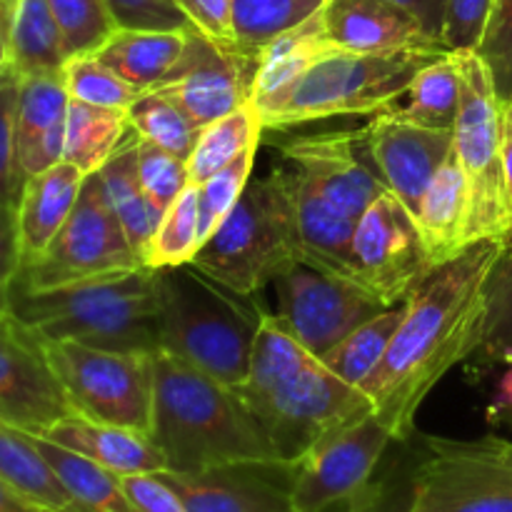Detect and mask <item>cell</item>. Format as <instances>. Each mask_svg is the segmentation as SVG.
<instances>
[{"label":"cell","mask_w":512,"mask_h":512,"mask_svg":"<svg viewBox=\"0 0 512 512\" xmlns=\"http://www.w3.org/2000/svg\"><path fill=\"white\" fill-rule=\"evenodd\" d=\"M508 245L480 240L430 270L405 303L388 353L360 390L395 440H408L430 390L483 343L488 283Z\"/></svg>","instance_id":"cell-1"},{"label":"cell","mask_w":512,"mask_h":512,"mask_svg":"<svg viewBox=\"0 0 512 512\" xmlns=\"http://www.w3.org/2000/svg\"><path fill=\"white\" fill-rule=\"evenodd\" d=\"M273 443L280 463L293 468L338 430L375 413L373 400L340 380L318 355L298 343L278 315H263L248 378L235 388Z\"/></svg>","instance_id":"cell-2"},{"label":"cell","mask_w":512,"mask_h":512,"mask_svg":"<svg viewBox=\"0 0 512 512\" xmlns=\"http://www.w3.org/2000/svg\"><path fill=\"white\" fill-rule=\"evenodd\" d=\"M150 438L165 470L203 473L225 465H283L235 388L175 355H155Z\"/></svg>","instance_id":"cell-3"},{"label":"cell","mask_w":512,"mask_h":512,"mask_svg":"<svg viewBox=\"0 0 512 512\" xmlns=\"http://www.w3.org/2000/svg\"><path fill=\"white\" fill-rule=\"evenodd\" d=\"M5 305L43 340L160 353L155 270L145 265L50 290H28L13 283L5 293Z\"/></svg>","instance_id":"cell-4"},{"label":"cell","mask_w":512,"mask_h":512,"mask_svg":"<svg viewBox=\"0 0 512 512\" xmlns=\"http://www.w3.org/2000/svg\"><path fill=\"white\" fill-rule=\"evenodd\" d=\"M155 293L160 353L238 388L248 378L265 313L193 263L155 270Z\"/></svg>","instance_id":"cell-5"},{"label":"cell","mask_w":512,"mask_h":512,"mask_svg":"<svg viewBox=\"0 0 512 512\" xmlns=\"http://www.w3.org/2000/svg\"><path fill=\"white\" fill-rule=\"evenodd\" d=\"M448 53L440 45L353 53L330 50L298 80L255 100L265 130H285L315 120L375 115L400 98L420 68Z\"/></svg>","instance_id":"cell-6"},{"label":"cell","mask_w":512,"mask_h":512,"mask_svg":"<svg viewBox=\"0 0 512 512\" xmlns=\"http://www.w3.org/2000/svg\"><path fill=\"white\" fill-rule=\"evenodd\" d=\"M303 258L283 175L275 165L250 180L238 205L193 258V265L233 293L253 298Z\"/></svg>","instance_id":"cell-7"},{"label":"cell","mask_w":512,"mask_h":512,"mask_svg":"<svg viewBox=\"0 0 512 512\" xmlns=\"http://www.w3.org/2000/svg\"><path fill=\"white\" fill-rule=\"evenodd\" d=\"M460 68V108L455 153L468 180V243L512 245V198L503 163V130L493 75L475 50H453Z\"/></svg>","instance_id":"cell-8"},{"label":"cell","mask_w":512,"mask_h":512,"mask_svg":"<svg viewBox=\"0 0 512 512\" xmlns=\"http://www.w3.org/2000/svg\"><path fill=\"white\" fill-rule=\"evenodd\" d=\"M75 415L148 433L153 428L155 355L43 340Z\"/></svg>","instance_id":"cell-9"},{"label":"cell","mask_w":512,"mask_h":512,"mask_svg":"<svg viewBox=\"0 0 512 512\" xmlns=\"http://www.w3.org/2000/svg\"><path fill=\"white\" fill-rule=\"evenodd\" d=\"M138 268L143 263L115 218L98 173H93L85 178L78 203L53 243L25 263L13 283L28 290H50Z\"/></svg>","instance_id":"cell-10"},{"label":"cell","mask_w":512,"mask_h":512,"mask_svg":"<svg viewBox=\"0 0 512 512\" xmlns=\"http://www.w3.org/2000/svg\"><path fill=\"white\" fill-rule=\"evenodd\" d=\"M405 512H512V443L428 438Z\"/></svg>","instance_id":"cell-11"},{"label":"cell","mask_w":512,"mask_h":512,"mask_svg":"<svg viewBox=\"0 0 512 512\" xmlns=\"http://www.w3.org/2000/svg\"><path fill=\"white\" fill-rule=\"evenodd\" d=\"M278 318L313 355L323 358L355 328L383 313V300L355 278L300 258L275 280Z\"/></svg>","instance_id":"cell-12"},{"label":"cell","mask_w":512,"mask_h":512,"mask_svg":"<svg viewBox=\"0 0 512 512\" xmlns=\"http://www.w3.org/2000/svg\"><path fill=\"white\" fill-rule=\"evenodd\" d=\"M430 270L435 268L410 210L393 193L373 200L355 225L353 278L385 305H398Z\"/></svg>","instance_id":"cell-13"},{"label":"cell","mask_w":512,"mask_h":512,"mask_svg":"<svg viewBox=\"0 0 512 512\" xmlns=\"http://www.w3.org/2000/svg\"><path fill=\"white\" fill-rule=\"evenodd\" d=\"M393 433L375 413L338 430L290 468L295 512H328L363 493L373 480Z\"/></svg>","instance_id":"cell-14"},{"label":"cell","mask_w":512,"mask_h":512,"mask_svg":"<svg viewBox=\"0 0 512 512\" xmlns=\"http://www.w3.org/2000/svg\"><path fill=\"white\" fill-rule=\"evenodd\" d=\"M255 73V55L190 28L178 63L150 90L173 100L198 128H205L253 100Z\"/></svg>","instance_id":"cell-15"},{"label":"cell","mask_w":512,"mask_h":512,"mask_svg":"<svg viewBox=\"0 0 512 512\" xmlns=\"http://www.w3.org/2000/svg\"><path fill=\"white\" fill-rule=\"evenodd\" d=\"M75 415L50 365L45 343L10 310L0 313V420L43 435Z\"/></svg>","instance_id":"cell-16"},{"label":"cell","mask_w":512,"mask_h":512,"mask_svg":"<svg viewBox=\"0 0 512 512\" xmlns=\"http://www.w3.org/2000/svg\"><path fill=\"white\" fill-rule=\"evenodd\" d=\"M360 140L385 190L393 193L415 218L425 188L453 153V130L428 128L390 110H380L360 130Z\"/></svg>","instance_id":"cell-17"},{"label":"cell","mask_w":512,"mask_h":512,"mask_svg":"<svg viewBox=\"0 0 512 512\" xmlns=\"http://www.w3.org/2000/svg\"><path fill=\"white\" fill-rule=\"evenodd\" d=\"M280 155L353 218H360L373 200L388 193L365 155L360 130L283 140Z\"/></svg>","instance_id":"cell-18"},{"label":"cell","mask_w":512,"mask_h":512,"mask_svg":"<svg viewBox=\"0 0 512 512\" xmlns=\"http://www.w3.org/2000/svg\"><path fill=\"white\" fill-rule=\"evenodd\" d=\"M288 465H225L203 473L160 470L188 512H295L290 505Z\"/></svg>","instance_id":"cell-19"},{"label":"cell","mask_w":512,"mask_h":512,"mask_svg":"<svg viewBox=\"0 0 512 512\" xmlns=\"http://www.w3.org/2000/svg\"><path fill=\"white\" fill-rule=\"evenodd\" d=\"M70 95L63 70L20 78L18 115H15V150L25 180L63 163L65 120Z\"/></svg>","instance_id":"cell-20"},{"label":"cell","mask_w":512,"mask_h":512,"mask_svg":"<svg viewBox=\"0 0 512 512\" xmlns=\"http://www.w3.org/2000/svg\"><path fill=\"white\" fill-rule=\"evenodd\" d=\"M320 20L328 43L353 53L440 45L425 33L413 13L390 0H325L320 5Z\"/></svg>","instance_id":"cell-21"},{"label":"cell","mask_w":512,"mask_h":512,"mask_svg":"<svg viewBox=\"0 0 512 512\" xmlns=\"http://www.w3.org/2000/svg\"><path fill=\"white\" fill-rule=\"evenodd\" d=\"M278 168L283 175L285 190H288L305 258L353 278V235L358 218L335 205L318 185L310 183L290 163L280 160Z\"/></svg>","instance_id":"cell-22"},{"label":"cell","mask_w":512,"mask_h":512,"mask_svg":"<svg viewBox=\"0 0 512 512\" xmlns=\"http://www.w3.org/2000/svg\"><path fill=\"white\" fill-rule=\"evenodd\" d=\"M40 438L58 443L103 468L118 475L160 473L165 470V458L148 433L120 428V425L98 423V420L70 415L53 428L45 430Z\"/></svg>","instance_id":"cell-23"},{"label":"cell","mask_w":512,"mask_h":512,"mask_svg":"<svg viewBox=\"0 0 512 512\" xmlns=\"http://www.w3.org/2000/svg\"><path fill=\"white\" fill-rule=\"evenodd\" d=\"M468 210V180H465L463 165H460L458 153L453 148V153L448 155V160L440 165L438 173L425 188L418 205V215H415V223L423 235L433 268L453 260L470 245Z\"/></svg>","instance_id":"cell-24"},{"label":"cell","mask_w":512,"mask_h":512,"mask_svg":"<svg viewBox=\"0 0 512 512\" xmlns=\"http://www.w3.org/2000/svg\"><path fill=\"white\" fill-rule=\"evenodd\" d=\"M85 178L88 175L63 160V163L25 180L18 203L23 265L38 258L53 243V238L78 203Z\"/></svg>","instance_id":"cell-25"},{"label":"cell","mask_w":512,"mask_h":512,"mask_svg":"<svg viewBox=\"0 0 512 512\" xmlns=\"http://www.w3.org/2000/svg\"><path fill=\"white\" fill-rule=\"evenodd\" d=\"M190 30V28H188ZM188 30H128L118 28L98 58L135 90H150L173 70L185 48Z\"/></svg>","instance_id":"cell-26"},{"label":"cell","mask_w":512,"mask_h":512,"mask_svg":"<svg viewBox=\"0 0 512 512\" xmlns=\"http://www.w3.org/2000/svg\"><path fill=\"white\" fill-rule=\"evenodd\" d=\"M0 480L50 512H83L35 445L33 433L0 420Z\"/></svg>","instance_id":"cell-27"},{"label":"cell","mask_w":512,"mask_h":512,"mask_svg":"<svg viewBox=\"0 0 512 512\" xmlns=\"http://www.w3.org/2000/svg\"><path fill=\"white\" fill-rule=\"evenodd\" d=\"M8 63L20 75L55 73L68 63L63 33L48 0H13L8 18Z\"/></svg>","instance_id":"cell-28"},{"label":"cell","mask_w":512,"mask_h":512,"mask_svg":"<svg viewBox=\"0 0 512 512\" xmlns=\"http://www.w3.org/2000/svg\"><path fill=\"white\" fill-rule=\"evenodd\" d=\"M330 50L335 48L325 38L323 20H320L318 10L308 20L285 30L283 35H278V38H273L258 50V55H255L258 58V73H255L253 100L288 88L315 60H320Z\"/></svg>","instance_id":"cell-29"},{"label":"cell","mask_w":512,"mask_h":512,"mask_svg":"<svg viewBox=\"0 0 512 512\" xmlns=\"http://www.w3.org/2000/svg\"><path fill=\"white\" fill-rule=\"evenodd\" d=\"M460 108V68L458 55L453 50L430 60L425 68L415 73L408 88L390 103V113L408 118L428 128H455Z\"/></svg>","instance_id":"cell-30"},{"label":"cell","mask_w":512,"mask_h":512,"mask_svg":"<svg viewBox=\"0 0 512 512\" xmlns=\"http://www.w3.org/2000/svg\"><path fill=\"white\" fill-rule=\"evenodd\" d=\"M130 123L125 110L70 100L65 120V163L83 175H93L108 163L128 135Z\"/></svg>","instance_id":"cell-31"},{"label":"cell","mask_w":512,"mask_h":512,"mask_svg":"<svg viewBox=\"0 0 512 512\" xmlns=\"http://www.w3.org/2000/svg\"><path fill=\"white\" fill-rule=\"evenodd\" d=\"M33 438L40 453H43L45 460L50 463V468H53L55 475L60 478V483H63L65 490L70 493V498L80 505V510L135 512L128 495H125L118 473L93 463V460L83 458V455L73 453V450L63 448V445L50 443V440L40 438V435H33Z\"/></svg>","instance_id":"cell-32"},{"label":"cell","mask_w":512,"mask_h":512,"mask_svg":"<svg viewBox=\"0 0 512 512\" xmlns=\"http://www.w3.org/2000/svg\"><path fill=\"white\" fill-rule=\"evenodd\" d=\"M98 180L103 185V193L108 198L110 208H113L115 218L123 225L125 235H128L130 245H133L135 255L145 265V253H148L150 238H153L155 228L160 223V215L155 213V208L145 198L143 188H140L138 178H135L128 135L120 143V148L115 150L113 158L98 170Z\"/></svg>","instance_id":"cell-33"},{"label":"cell","mask_w":512,"mask_h":512,"mask_svg":"<svg viewBox=\"0 0 512 512\" xmlns=\"http://www.w3.org/2000/svg\"><path fill=\"white\" fill-rule=\"evenodd\" d=\"M263 118L255 105V100H248L238 110L228 113L225 118L200 128L198 140L190 150L188 160V178L190 183H205L210 175L218 173L228 163H233L238 155H243L248 148L260 145L263 138Z\"/></svg>","instance_id":"cell-34"},{"label":"cell","mask_w":512,"mask_h":512,"mask_svg":"<svg viewBox=\"0 0 512 512\" xmlns=\"http://www.w3.org/2000/svg\"><path fill=\"white\" fill-rule=\"evenodd\" d=\"M405 303H408V300H405ZM405 303L390 305L383 313L370 318L368 323L355 328L348 338L340 340V343L335 345L330 353H325L320 360H323L340 380L360 388V385L368 380V375L378 368V363L385 358V353H388L395 330H398L400 320H403L405 315Z\"/></svg>","instance_id":"cell-35"},{"label":"cell","mask_w":512,"mask_h":512,"mask_svg":"<svg viewBox=\"0 0 512 512\" xmlns=\"http://www.w3.org/2000/svg\"><path fill=\"white\" fill-rule=\"evenodd\" d=\"M200 245V185L188 183L160 218L145 253V268L193 263Z\"/></svg>","instance_id":"cell-36"},{"label":"cell","mask_w":512,"mask_h":512,"mask_svg":"<svg viewBox=\"0 0 512 512\" xmlns=\"http://www.w3.org/2000/svg\"><path fill=\"white\" fill-rule=\"evenodd\" d=\"M325 0H233L235 45L250 55L318 13Z\"/></svg>","instance_id":"cell-37"},{"label":"cell","mask_w":512,"mask_h":512,"mask_svg":"<svg viewBox=\"0 0 512 512\" xmlns=\"http://www.w3.org/2000/svg\"><path fill=\"white\" fill-rule=\"evenodd\" d=\"M130 130L160 148L170 150L178 158L188 160L195 140H198L200 128L165 95L155 90H143L135 98V103L125 110Z\"/></svg>","instance_id":"cell-38"},{"label":"cell","mask_w":512,"mask_h":512,"mask_svg":"<svg viewBox=\"0 0 512 512\" xmlns=\"http://www.w3.org/2000/svg\"><path fill=\"white\" fill-rule=\"evenodd\" d=\"M130 153H133L135 178L143 188L145 198L155 208V213L163 218L165 210L173 205V200L183 193L185 185L190 183L188 165L183 158L173 155L170 150L140 138L135 130L128 133Z\"/></svg>","instance_id":"cell-39"},{"label":"cell","mask_w":512,"mask_h":512,"mask_svg":"<svg viewBox=\"0 0 512 512\" xmlns=\"http://www.w3.org/2000/svg\"><path fill=\"white\" fill-rule=\"evenodd\" d=\"M63 78L70 100L98 105V108L128 110L140 95V90L125 83L110 65L98 58V53L68 58V63L63 65Z\"/></svg>","instance_id":"cell-40"},{"label":"cell","mask_w":512,"mask_h":512,"mask_svg":"<svg viewBox=\"0 0 512 512\" xmlns=\"http://www.w3.org/2000/svg\"><path fill=\"white\" fill-rule=\"evenodd\" d=\"M48 5L63 33L68 58L95 53L118 30L105 0H48Z\"/></svg>","instance_id":"cell-41"},{"label":"cell","mask_w":512,"mask_h":512,"mask_svg":"<svg viewBox=\"0 0 512 512\" xmlns=\"http://www.w3.org/2000/svg\"><path fill=\"white\" fill-rule=\"evenodd\" d=\"M255 155H258V145L248 148L233 163H228L218 173L210 175L205 183H200V243H205L223 225L230 210L238 205L240 195L253 180L250 175H253Z\"/></svg>","instance_id":"cell-42"},{"label":"cell","mask_w":512,"mask_h":512,"mask_svg":"<svg viewBox=\"0 0 512 512\" xmlns=\"http://www.w3.org/2000/svg\"><path fill=\"white\" fill-rule=\"evenodd\" d=\"M478 353L490 363L512 360V245L503 250L490 275L483 343Z\"/></svg>","instance_id":"cell-43"},{"label":"cell","mask_w":512,"mask_h":512,"mask_svg":"<svg viewBox=\"0 0 512 512\" xmlns=\"http://www.w3.org/2000/svg\"><path fill=\"white\" fill-rule=\"evenodd\" d=\"M20 78L23 75L10 63L0 73V203L5 205H18L25 185L18 168V150H15Z\"/></svg>","instance_id":"cell-44"},{"label":"cell","mask_w":512,"mask_h":512,"mask_svg":"<svg viewBox=\"0 0 512 512\" xmlns=\"http://www.w3.org/2000/svg\"><path fill=\"white\" fill-rule=\"evenodd\" d=\"M475 53L490 68L498 98L508 100L512 95V0H493L483 40Z\"/></svg>","instance_id":"cell-45"},{"label":"cell","mask_w":512,"mask_h":512,"mask_svg":"<svg viewBox=\"0 0 512 512\" xmlns=\"http://www.w3.org/2000/svg\"><path fill=\"white\" fill-rule=\"evenodd\" d=\"M118 28L188 30L193 28L175 0H105Z\"/></svg>","instance_id":"cell-46"},{"label":"cell","mask_w":512,"mask_h":512,"mask_svg":"<svg viewBox=\"0 0 512 512\" xmlns=\"http://www.w3.org/2000/svg\"><path fill=\"white\" fill-rule=\"evenodd\" d=\"M493 0H448L440 43L445 50H478Z\"/></svg>","instance_id":"cell-47"},{"label":"cell","mask_w":512,"mask_h":512,"mask_svg":"<svg viewBox=\"0 0 512 512\" xmlns=\"http://www.w3.org/2000/svg\"><path fill=\"white\" fill-rule=\"evenodd\" d=\"M120 483L135 512H188L183 498L160 473L120 475Z\"/></svg>","instance_id":"cell-48"},{"label":"cell","mask_w":512,"mask_h":512,"mask_svg":"<svg viewBox=\"0 0 512 512\" xmlns=\"http://www.w3.org/2000/svg\"><path fill=\"white\" fill-rule=\"evenodd\" d=\"M193 28L213 38L215 43L235 45L233 0H175Z\"/></svg>","instance_id":"cell-49"},{"label":"cell","mask_w":512,"mask_h":512,"mask_svg":"<svg viewBox=\"0 0 512 512\" xmlns=\"http://www.w3.org/2000/svg\"><path fill=\"white\" fill-rule=\"evenodd\" d=\"M23 268L18 205L0 203V295L8 293Z\"/></svg>","instance_id":"cell-50"},{"label":"cell","mask_w":512,"mask_h":512,"mask_svg":"<svg viewBox=\"0 0 512 512\" xmlns=\"http://www.w3.org/2000/svg\"><path fill=\"white\" fill-rule=\"evenodd\" d=\"M390 3L400 5V8H405L408 13H413L415 18H418V23L425 28V33L440 43L448 0H390Z\"/></svg>","instance_id":"cell-51"},{"label":"cell","mask_w":512,"mask_h":512,"mask_svg":"<svg viewBox=\"0 0 512 512\" xmlns=\"http://www.w3.org/2000/svg\"><path fill=\"white\" fill-rule=\"evenodd\" d=\"M408 510V498L393 500L383 485L370 483L363 493L350 498L345 503V512H405Z\"/></svg>","instance_id":"cell-52"},{"label":"cell","mask_w":512,"mask_h":512,"mask_svg":"<svg viewBox=\"0 0 512 512\" xmlns=\"http://www.w3.org/2000/svg\"><path fill=\"white\" fill-rule=\"evenodd\" d=\"M500 130H503V163L505 178H508L510 198H512V95L503 100V113H500Z\"/></svg>","instance_id":"cell-53"},{"label":"cell","mask_w":512,"mask_h":512,"mask_svg":"<svg viewBox=\"0 0 512 512\" xmlns=\"http://www.w3.org/2000/svg\"><path fill=\"white\" fill-rule=\"evenodd\" d=\"M0 512H50L40 505H35L33 500H28L25 495H20L18 490L10 488L8 483L0 480Z\"/></svg>","instance_id":"cell-54"},{"label":"cell","mask_w":512,"mask_h":512,"mask_svg":"<svg viewBox=\"0 0 512 512\" xmlns=\"http://www.w3.org/2000/svg\"><path fill=\"white\" fill-rule=\"evenodd\" d=\"M490 415L512 420V360L508 363V373L500 378L498 390H495V403L490 408Z\"/></svg>","instance_id":"cell-55"},{"label":"cell","mask_w":512,"mask_h":512,"mask_svg":"<svg viewBox=\"0 0 512 512\" xmlns=\"http://www.w3.org/2000/svg\"><path fill=\"white\" fill-rule=\"evenodd\" d=\"M8 65V20L0 18V73Z\"/></svg>","instance_id":"cell-56"},{"label":"cell","mask_w":512,"mask_h":512,"mask_svg":"<svg viewBox=\"0 0 512 512\" xmlns=\"http://www.w3.org/2000/svg\"><path fill=\"white\" fill-rule=\"evenodd\" d=\"M10 8H13V0H0V18H10Z\"/></svg>","instance_id":"cell-57"},{"label":"cell","mask_w":512,"mask_h":512,"mask_svg":"<svg viewBox=\"0 0 512 512\" xmlns=\"http://www.w3.org/2000/svg\"><path fill=\"white\" fill-rule=\"evenodd\" d=\"M8 310V305H5V295H0V313H5Z\"/></svg>","instance_id":"cell-58"}]
</instances>
